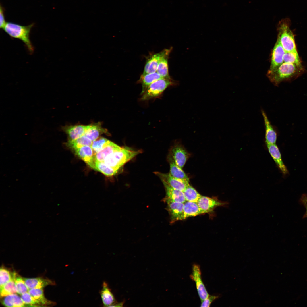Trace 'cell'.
<instances>
[{"instance_id":"1","label":"cell","mask_w":307,"mask_h":307,"mask_svg":"<svg viewBox=\"0 0 307 307\" xmlns=\"http://www.w3.org/2000/svg\"><path fill=\"white\" fill-rule=\"evenodd\" d=\"M303 66L283 62L275 70L268 72L267 76L270 81L277 86L281 82L298 77L303 71Z\"/></svg>"},{"instance_id":"2","label":"cell","mask_w":307,"mask_h":307,"mask_svg":"<svg viewBox=\"0 0 307 307\" xmlns=\"http://www.w3.org/2000/svg\"><path fill=\"white\" fill-rule=\"evenodd\" d=\"M34 23L24 26L12 22H7L3 30L12 38L22 41L25 44L29 52L32 54L34 47L31 42L30 34Z\"/></svg>"},{"instance_id":"3","label":"cell","mask_w":307,"mask_h":307,"mask_svg":"<svg viewBox=\"0 0 307 307\" xmlns=\"http://www.w3.org/2000/svg\"><path fill=\"white\" fill-rule=\"evenodd\" d=\"M142 152L127 147L122 148L107 157L103 161L107 165L118 171L124 164Z\"/></svg>"},{"instance_id":"4","label":"cell","mask_w":307,"mask_h":307,"mask_svg":"<svg viewBox=\"0 0 307 307\" xmlns=\"http://www.w3.org/2000/svg\"><path fill=\"white\" fill-rule=\"evenodd\" d=\"M291 21L288 18L282 19L277 26L278 38L285 52L297 51L294 35L290 28Z\"/></svg>"},{"instance_id":"5","label":"cell","mask_w":307,"mask_h":307,"mask_svg":"<svg viewBox=\"0 0 307 307\" xmlns=\"http://www.w3.org/2000/svg\"><path fill=\"white\" fill-rule=\"evenodd\" d=\"M172 79L162 78L151 84L140 98L142 101L149 100L160 95L168 87L177 85Z\"/></svg>"},{"instance_id":"6","label":"cell","mask_w":307,"mask_h":307,"mask_svg":"<svg viewBox=\"0 0 307 307\" xmlns=\"http://www.w3.org/2000/svg\"><path fill=\"white\" fill-rule=\"evenodd\" d=\"M163 200L167 204L166 208L170 216V223L184 219V203L175 202L164 198Z\"/></svg>"},{"instance_id":"7","label":"cell","mask_w":307,"mask_h":307,"mask_svg":"<svg viewBox=\"0 0 307 307\" xmlns=\"http://www.w3.org/2000/svg\"><path fill=\"white\" fill-rule=\"evenodd\" d=\"M155 174L159 177L162 182H164L172 188L183 192L189 185V180L175 177L169 173H162L155 172Z\"/></svg>"},{"instance_id":"8","label":"cell","mask_w":307,"mask_h":307,"mask_svg":"<svg viewBox=\"0 0 307 307\" xmlns=\"http://www.w3.org/2000/svg\"><path fill=\"white\" fill-rule=\"evenodd\" d=\"M190 277L195 283L198 294L201 301L205 299L209 294L202 281L201 272L199 265L197 264L193 265Z\"/></svg>"},{"instance_id":"9","label":"cell","mask_w":307,"mask_h":307,"mask_svg":"<svg viewBox=\"0 0 307 307\" xmlns=\"http://www.w3.org/2000/svg\"><path fill=\"white\" fill-rule=\"evenodd\" d=\"M190 155L184 146L178 144L171 148L170 157L178 166L182 168Z\"/></svg>"},{"instance_id":"10","label":"cell","mask_w":307,"mask_h":307,"mask_svg":"<svg viewBox=\"0 0 307 307\" xmlns=\"http://www.w3.org/2000/svg\"><path fill=\"white\" fill-rule=\"evenodd\" d=\"M197 203L203 214L211 212L217 207L228 204L227 202L221 201L216 198L203 196L199 199Z\"/></svg>"},{"instance_id":"11","label":"cell","mask_w":307,"mask_h":307,"mask_svg":"<svg viewBox=\"0 0 307 307\" xmlns=\"http://www.w3.org/2000/svg\"><path fill=\"white\" fill-rule=\"evenodd\" d=\"M285 53V51L277 38L272 52L271 65L268 72L275 70L283 63Z\"/></svg>"},{"instance_id":"12","label":"cell","mask_w":307,"mask_h":307,"mask_svg":"<svg viewBox=\"0 0 307 307\" xmlns=\"http://www.w3.org/2000/svg\"><path fill=\"white\" fill-rule=\"evenodd\" d=\"M73 150L76 155L91 168L95 170L96 161L94 157V153L91 146H84Z\"/></svg>"},{"instance_id":"13","label":"cell","mask_w":307,"mask_h":307,"mask_svg":"<svg viewBox=\"0 0 307 307\" xmlns=\"http://www.w3.org/2000/svg\"><path fill=\"white\" fill-rule=\"evenodd\" d=\"M268 151L283 175L285 176L289 174L287 167L282 161L279 149L275 144H266Z\"/></svg>"},{"instance_id":"14","label":"cell","mask_w":307,"mask_h":307,"mask_svg":"<svg viewBox=\"0 0 307 307\" xmlns=\"http://www.w3.org/2000/svg\"><path fill=\"white\" fill-rule=\"evenodd\" d=\"M172 48L165 49L158 64L156 72L163 78L171 79L169 73L168 60Z\"/></svg>"},{"instance_id":"15","label":"cell","mask_w":307,"mask_h":307,"mask_svg":"<svg viewBox=\"0 0 307 307\" xmlns=\"http://www.w3.org/2000/svg\"><path fill=\"white\" fill-rule=\"evenodd\" d=\"M107 130L103 128L100 123L91 124L86 126L84 135L93 141L100 137L103 134H107Z\"/></svg>"},{"instance_id":"16","label":"cell","mask_w":307,"mask_h":307,"mask_svg":"<svg viewBox=\"0 0 307 307\" xmlns=\"http://www.w3.org/2000/svg\"><path fill=\"white\" fill-rule=\"evenodd\" d=\"M86 126L76 125L67 126L63 127L62 130L68 137V141L75 140L83 135L85 132Z\"/></svg>"},{"instance_id":"17","label":"cell","mask_w":307,"mask_h":307,"mask_svg":"<svg viewBox=\"0 0 307 307\" xmlns=\"http://www.w3.org/2000/svg\"><path fill=\"white\" fill-rule=\"evenodd\" d=\"M163 53L161 52L153 54L147 59L142 74L153 73L156 72L158 64Z\"/></svg>"},{"instance_id":"18","label":"cell","mask_w":307,"mask_h":307,"mask_svg":"<svg viewBox=\"0 0 307 307\" xmlns=\"http://www.w3.org/2000/svg\"><path fill=\"white\" fill-rule=\"evenodd\" d=\"M265 128V139L266 144L276 143L277 134L269 120L265 112L262 111Z\"/></svg>"},{"instance_id":"19","label":"cell","mask_w":307,"mask_h":307,"mask_svg":"<svg viewBox=\"0 0 307 307\" xmlns=\"http://www.w3.org/2000/svg\"><path fill=\"white\" fill-rule=\"evenodd\" d=\"M102 287L100 294L103 306L111 307L116 303L114 296L106 282H103Z\"/></svg>"},{"instance_id":"20","label":"cell","mask_w":307,"mask_h":307,"mask_svg":"<svg viewBox=\"0 0 307 307\" xmlns=\"http://www.w3.org/2000/svg\"><path fill=\"white\" fill-rule=\"evenodd\" d=\"M121 148L111 141L106 146L94 154V158L96 161L103 162L108 156Z\"/></svg>"},{"instance_id":"21","label":"cell","mask_w":307,"mask_h":307,"mask_svg":"<svg viewBox=\"0 0 307 307\" xmlns=\"http://www.w3.org/2000/svg\"><path fill=\"white\" fill-rule=\"evenodd\" d=\"M162 183L166 192L165 198L175 202L184 203L186 201L183 192L174 189L164 182Z\"/></svg>"},{"instance_id":"22","label":"cell","mask_w":307,"mask_h":307,"mask_svg":"<svg viewBox=\"0 0 307 307\" xmlns=\"http://www.w3.org/2000/svg\"><path fill=\"white\" fill-rule=\"evenodd\" d=\"M26 285L29 289H43L45 287L54 283L51 280L42 278H24Z\"/></svg>"},{"instance_id":"23","label":"cell","mask_w":307,"mask_h":307,"mask_svg":"<svg viewBox=\"0 0 307 307\" xmlns=\"http://www.w3.org/2000/svg\"><path fill=\"white\" fill-rule=\"evenodd\" d=\"M162 78L157 72L150 74H142L138 82L139 83L142 84V88L141 94L145 92L151 84Z\"/></svg>"},{"instance_id":"24","label":"cell","mask_w":307,"mask_h":307,"mask_svg":"<svg viewBox=\"0 0 307 307\" xmlns=\"http://www.w3.org/2000/svg\"><path fill=\"white\" fill-rule=\"evenodd\" d=\"M184 219L203 214L197 202L187 201L184 203Z\"/></svg>"},{"instance_id":"25","label":"cell","mask_w":307,"mask_h":307,"mask_svg":"<svg viewBox=\"0 0 307 307\" xmlns=\"http://www.w3.org/2000/svg\"><path fill=\"white\" fill-rule=\"evenodd\" d=\"M1 301L3 305L6 307H19L26 306L21 297L16 293L3 297Z\"/></svg>"},{"instance_id":"26","label":"cell","mask_w":307,"mask_h":307,"mask_svg":"<svg viewBox=\"0 0 307 307\" xmlns=\"http://www.w3.org/2000/svg\"><path fill=\"white\" fill-rule=\"evenodd\" d=\"M92 141L84 135L75 140L68 141L66 146L74 150L85 146H91Z\"/></svg>"},{"instance_id":"27","label":"cell","mask_w":307,"mask_h":307,"mask_svg":"<svg viewBox=\"0 0 307 307\" xmlns=\"http://www.w3.org/2000/svg\"><path fill=\"white\" fill-rule=\"evenodd\" d=\"M28 292L40 305H49L53 302L47 300L45 297L43 289H29Z\"/></svg>"},{"instance_id":"28","label":"cell","mask_w":307,"mask_h":307,"mask_svg":"<svg viewBox=\"0 0 307 307\" xmlns=\"http://www.w3.org/2000/svg\"><path fill=\"white\" fill-rule=\"evenodd\" d=\"M170 164L169 173L173 177L180 179L189 180L187 175L181 168L178 166L170 157L169 158Z\"/></svg>"},{"instance_id":"29","label":"cell","mask_w":307,"mask_h":307,"mask_svg":"<svg viewBox=\"0 0 307 307\" xmlns=\"http://www.w3.org/2000/svg\"><path fill=\"white\" fill-rule=\"evenodd\" d=\"M96 171H99L107 176L115 175L118 170L109 166L103 162L95 161Z\"/></svg>"},{"instance_id":"30","label":"cell","mask_w":307,"mask_h":307,"mask_svg":"<svg viewBox=\"0 0 307 307\" xmlns=\"http://www.w3.org/2000/svg\"><path fill=\"white\" fill-rule=\"evenodd\" d=\"M13 278L14 281L17 293L21 295L28 292L29 289L25 284L24 278L15 272L13 273Z\"/></svg>"},{"instance_id":"31","label":"cell","mask_w":307,"mask_h":307,"mask_svg":"<svg viewBox=\"0 0 307 307\" xmlns=\"http://www.w3.org/2000/svg\"><path fill=\"white\" fill-rule=\"evenodd\" d=\"M186 201L197 202L202 196L196 190L191 186L188 185L183 192Z\"/></svg>"},{"instance_id":"32","label":"cell","mask_w":307,"mask_h":307,"mask_svg":"<svg viewBox=\"0 0 307 307\" xmlns=\"http://www.w3.org/2000/svg\"><path fill=\"white\" fill-rule=\"evenodd\" d=\"M0 292L1 297H2L17 293L14 280L13 279L0 286Z\"/></svg>"},{"instance_id":"33","label":"cell","mask_w":307,"mask_h":307,"mask_svg":"<svg viewBox=\"0 0 307 307\" xmlns=\"http://www.w3.org/2000/svg\"><path fill=\"white\" fill-rule=\"evenodd\" d=\"M283 62L302 66L297 51L285 52L283 57Z\"/></svg>"},{"instance_id":"34","label":"cell","mask_w":307,"mask_h":307,"mask_svg":"<svg viewBox=\"0 0 307 307\" xmlns=\"http://www.w3.org/2000/svg\"><path fill=\"white\" fill-rule=\"evenodd\" d=\"M111 142L107 139L100 137L93 141L91 146L94 154L106 146Z\"/></svg>"},{"instance_id":"35","label":"cell","mask_w":307,"mask_h":307,"mask_svg":"<svg viewBox=\"0 0 307 307\" xmlns=\"http://www.w3.org/2000/svg\"><path fill=\"white\" fill-rule=\"evenodd\" d=\"M13 273L6 268L1 267L0 269V287L12 279Z\"/></svg>"},{"instance_id":"36","label":"cell","mask_w":307,"mask_h":307,"mask_svg":"<svg viewBox=\"0 0 307 307\" xmlns=\"http://www.w3.org/2000/svg\"><path fill=\"white\" fill-rule=\"evenodd\" d=\"M21 298L27 306H40L38 302L29 293L26 292L21 295Z\"/></svg>"},{"instance_id":"37","label":"cell","mask_w":307,"mask_h":307,"mask_svg":"<svg viewBox=\"0 0 307 307\" xmlns=\"http://www.w3.org/2000/svg\"><path fill=\"white\" fill-rule=\"evenodd\" d=\"M218 296L209 295L205 299L202 301L201 307H209L211 303L215 300L218 298Z\"/></svg>"},{"instance_id":"38","label":"cell","mask_w":307,"mask_h":307,"mask_svg":"<svg viewBox=\"0 0 307 307\" xmlns=\"http://www.w3.org/2000/svg\"><path fill=\"white\" fill-rule=\"evenodd\" d=\"M5 9L1 4L0 7V28H3L6 22L5 20L4 14Z\"/></svg>"},{"instance_id":"39","label":"cell","mask_w":307,"mask_h":307,"mask_svg":"<svg viewBox=\"0 0 307 307\" xmlns=\"http://www.w3.org/2000/svg\"><path fill=\"white\" fill-rule=\"evenodd\" d=\"M300 202L304 206L306 210L303 217H307V194H304L302 195L300 198Z\"/></svg>"}]
</instances>
